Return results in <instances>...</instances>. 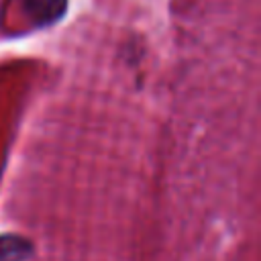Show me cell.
I'll return each instance as SVG.
<instances>
[{
  "mask_svg": "<svg viewBox=\"0 0 261 261\" xmlns=\"http://www.w3.org/2000/svg\"><path fill=\"white\" fill-rule=\"evenodd\" d=\"M24 8L33 12L35 22H53L63 14L65 0H27Z\"/></svg>",
  "mask_w": 261,
  "mask_h": 261,
  "instance_id": "cell-2",
  "label": "cell"
},
{
  "mask_svg": "<svg viewBox=\"0 0 261 261\" xmlns=\"http://www.w3.org/2000/svg\"><path fill=\"white\" fill-rule=\"evenodd\" d=\"M33 255V243L20 234H0V261H27Z\"/></svg>",
  "mask_w": 261,
  "mask_h": 261,
  "instance_id": "cell-1",
  "label": "cell"
}]
</instances>
